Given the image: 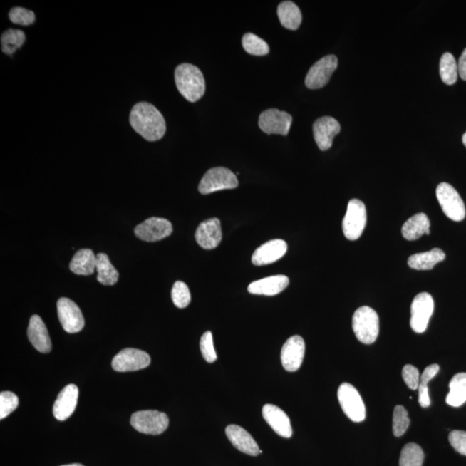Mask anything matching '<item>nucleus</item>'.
Instances as JSON below:
<instances>
[{
  "instance_id": "nucleus-5",
  "label": "nucleus",
  "mask_w": 466,
  "mask_h": 466,
  "mask_svg": "<svg viewBox=\"0 0 466 466\" xmlns=\"http://www.w3.org/2000/svg\"><path fill=\"white\" fill-rule=\"evenodd\" d=\"M338 399L343 412L354 423H362L366 417L365 403L353 385L344 383L338 390Z\"/></svg>"
},
{
  "instance_id": "nucleus-18",
  "label": "nucleus",
  "mask_w": 466,
  "mask_h": 466,
  "mask_svg": "<svg viewBox=\"0 0 466 466\" xmlns=\"http://www.w3.org/2000/svg\"><path fill=\"white\" fill-rule=\"evenodd\" d=\"M288 251V244L283 239H273L262 244L253 253L252 261L256 266L271 264L283 257Z\"/></svg>"
},
{
  "instance_id": "nucleus-21",
  "label": "nucleus",
  "mask_w": 466,
  "mask_h": 466,
  "mask_svg": "<svg viewBox=\"0 0 466 466\" xmlns=\"http://www.w3.org/2000/svg\"><path fill=\"white\" fill-rule=\"evenodd\" d=\"M226 435L233 447L250 456H257L262 451L253 437L238 425H229Z\"/></svg>"
},
{
  "instance_id": "nucleus-39",
  "label": "nucleus",
  "mask_w": 466,
  "mask_h": 466,
  "mask_svg": "<svg viewBox=\"0 0 466 466\" xmlns=\"http://www.w3.org/2000/svg\"><path fill=\"white\" fill-rule=\"evenodd\" d=\"M200 351L204 359L208 363H214L217 361V354L214 346V338L210 331L202 335L200 342Z\"/></svg>"
},
{
  "instance_id": "nucleus-26",
  "label": "nucleus",
  "mask_w": 466,
  "mask_h": 466,
  "mask_svg": "<svg viewBox=\"0 0 466 466\" xmlns=\"http://www.w3.org/2000/svg\"><path fill=\"white\" fill-rule=\"evenodd\" d=\"M69 268L76 275H92L96 271V255L90 249H81L73 256Z\"/></svg>"
},
{
  "instance_id": "nucleus-35",
  "label": "nucleus",
  "mask_w": 466,
  "mask_h": 466,
  "mask_svg": "<svg viewBox=\"0 0 466 466\" xmlns=\"http://www.w3.org/2000/svg\"><path fill=\"white\" fill-rule=\"evenodd\" d=\"M171 298L174 304L179 309H185L190 305L191 301V294L189 287L183 281H175L172 291H171Z\"/></svg>"
},
{
  "instance_id": "nucleus-12",
  "label": "nucleus",
  "mask_w": 466,
  "mask_h": 466,
  "mask_svg": "<svg viewBox=\"0 0 466 466\" xmlns=\"http://www.w3.org/2000/svg\"><path fill=\"white\" fill-rule=\"evenodd\" d=\"M293 118L288 113L271 108L260 114L259 125L264 133L269 135L279 134L287 136Z\"/></svg>"
},
{
  "instance_id": "nucleus-32",
  "label": "nucleus",
  "mask_w": 466,
  "mask_h": 466,
  "mask_svg": "<svg viewBox=\"0 0 466 466\" xmlns=\"http://www.w3.org/2000/svg\"><path fill=\"white\" fill-rule=\"evenodd\" d=\"M424 452L419 445L408 443L400 452V466H423L424 462Z\"/></svg>"
},
{
  "instance_id": "nucleus-6",
  "label": "nucleus",
  "mask_w": 466,
  "mask_h": 466,
  "mask_svg": "<svg viewBox=\"0 0 466 466\" xmlns=\"http://www.w3.org/2000/svg\"><path fill=\"white\" fill-rule=\"evenodd\" d=\"M367 222L366 207L361 200H351L343 219L342 228L346 238L357 240L365 230Z\"/></svg>"
},
{
  "instance_id": "nucleus-28",
  "label": "nucleus",
  "mask_w": 466,
  "mask_h": 466,
  "mask_svg": "<svg viewBox=\"0 0 466 466\" xmlns=\"http://www.w3.org/2000/svg\"><path fill=\"white\" fill-rule=\"evenodd\" d=\"M97 280L100 284L105 286H113L118 283V274L115 267L105 253L96 255Z\"/></svg>"
},
{
  "instance_id": "nucleus-7",
  "label": "nucleus",
  "mask_w": 466,
  "mask_h": 466,
  "mask_svg": "<svg viewBox=\"0 0 466 466\" xmlns=\"http://www.w3.org/2000/svg\"><path fill=\"white\" fill-rule=\"evenodd\" d=\"M436 196L444 214L450 219L460 222L465 218L466 211L463 200L455 187L447 182L440 183L437 187Z\"/></svg>"
},
{
  "instance_id": "nucleus-38",
  "label": "nucleus",
  "mask_w": 466,
  "mask_h": 466,
  "mask_svg": "<svg viewBox=\"0 0 466 466\" xmlns=\"http://www.w3.org/2000/svg\"><path fill=\"white\" fill-rule=\"evenodd\" d=\"M11 21L20 26H31L36 20V15L33 11L27 10L23 7H14L9 12Z\"/></svg>"
},
{
  "instance_id": "nucleus-15",
  "label": "nucleus",
  "mask_w": 466,
  "mask_h": 466,
  "mask_svg": "<svg viewBox=\"0 0 466 466\" xmlns=\"http://www.w3.org/2000/svg\"><path fill=\"white\" fill-rule=\"evenodd\" d=\"M304 339L298 335L290 337L281 351V361L284 369L294 372L300 369L305 356Z\"/></svg>"
},
{
  "instance_id": "nucleus-41",
  "label": "nucleus",
  "mask_w": 466,
  "mask_h": 466,
  "mask_svg": "<svg viewBox=\"0 0 466 466\" xmlns=\"http://www.w3.org/2000/svg\"><path fill=\"white\" fill-rule=\"evenodd\" d=\"M450 444L460 455L466 456V432L455 430L450 433Z\"/></svg>"
},
{
  "instance_id": "nucleus-1",
  "label": "nucleus",
  "mask_w": 466,
  "mask_h": 466,
  "mask_svg": "<svg viewBox=\"0 0 466 466\" xmlns=\"http://www.w3.org/2000/svg\"><path fill=\"white\" fill-rule=\"evenodd\" d=\"M130 124L147 141L160 140L166 133V122L157 108L148 102H139L130 111Z\"/></svg>"
},
{
  "instance_id": "nucleus-3",
  "label": "nucleus",
  "mask_w": 466,
  "mask_h": 466,
  "mask_svg": "<svg viewBox=\"0 0 466 466\" xmlns=\"http://www.w3.org/2000/svg\"><path fill=\"white\" fill-rule=\"evenodd\" d=\"M353 328L358 341L371 345L377 341L379 334V317L370 306H363L355 311Z\"/></svg>"
},
{
  "instance_id": "nucleus-13",
  "label": "nucleus",
  "mask_w": 466,
  "mask_h": 466,
  "mask_svg": "<svg viewBox=\"0 0 466 466\" xmlns=\"http://www.w3.org/2000/svg\"><path fill=\"white\" fill-rule=\"evenodd\" d=\"M173 227L169 220L162 218L147 219L135 228V235L146 242H157L172 234Z\"/></svg>"
},
{
  "instance_id": "nucleus-10",
  "label": "nucleus",
  "mask_w": 466,
  "mask_h": 466,
  "mask_svg": "<svg viewBox=\"0 0 466 466\" xmlns=\"http://www.w3.org/2000/svg\"><path fill=\"white\" fill-rule=\"evenodd\" d=\"M57 313L61 325L67 333H76L83 329V314L75 301L68 298H61L57 301Z\"/></svg>"
},
{
  "instance_id": "nucleus-16",
  "label": "nucleus",
  "mask_w": 466,
  "mask_h": 466,
  "mask_svg": "<svg viewBox=\"0 0 466 466\" xmlns=\"http://www.w3.org/2000/svg\"><path fill=\"white\" fill-rule=\"evenodd\" d=\"M313 130L319 149L325 151L332 147L334 137L341 133V125L332 117H322L314 123Z\"/></svg>"
},
{
  "instance_id": "nucleus-9",
  "label": "nucleus",
  "mask_w": 466,
  "mask_h": 466,
  "mask_svg": "<svg viewBox=\"0 0 466 466\" xmlns=\"http://www.w3.org/2000/svg\"><path fill=\"white\" fill-rule=\"evenodd\" d=\"M433 310L435 301L430 294H417L411 304L410 326L414 332L423 333L426 331Z\"/></svg>"
},
{
  "instance_id": "nucleus-42",
  "label": "nucleus",
  "mask_w": 466,
  "mask_h": 466,
  "mask_svg": "<svg viewBox=\"0 0 466 466\" xmlns=\"http://www.w3.org/2000/svg\"><path fill=\"white\" fill-rule=\"evenodd\" d=\"M457 68H459V75L462 80L466 81V48L462 53L459 63H457Z\"/></svg>"
},
{
  "instance_id": "nucleus-31",
  "label": "nucleus",
  "mask_w": 466,
  "mask_h": 466,
  "mask_svg": "<svg viewBox=\"0 0 466 466\" xmlns=\"http://www.w3.org/2000/svg\"><path fill=\"white\" fill-rule=\"evenodd\" d=\"M440 75L441 80L447 85H453L456 83L459 68L457 63L451 53H445L441 57L440 63Z\"/></svg>"
},
{
  "instance_id": "nucleus-19",
  "label": "nucleus",
  "mask_w": 466,
  "mask_h": 466,
  "mask_svg": "<svg viewBox=\"0 0 466 466\" xmlns=\"http://www.w3.org/2000/svg\"><path fill=\"white\" fill-rule=\"evenodd\" d=\"M78 398H79V390L76 384H68L61 390L57 396L54 407H53V415L58 420H66L76 410Z\"/></svg>"
},
{
  "instance_id": "nucleus-36",
  "label": "nucleus",
  "mask_w": 466,
  "mask_h": 466,
  "mask_svg": "<svg viewBox=\"0 0 466 466\" xmlns=\"http://www.w3.org/2000/svg\"><path fill=\"white\" fill-rule=\"evenodd\" d=\"M410 419L408 411L403 406L398 405L393 413V433L395 437H400L410 427Z\"/></svg>"
},
{
  "instance_id": "nucleus-24",
  "label": "nucleus",
  "mask_w": 466,
  "mask_h": 466,
  "mask_svg": "<svg viewBox=\"0 0 466 466\" xmlns=\"http://www.w3.org/2000/svg\"><path fill=\"white\" fill-rule=\"evenodd\" d=\"M402 233L403 238L410 241L418 239L424 234H430L428 217L423 212L412 216L403 224Z\"/></svg>"
},
{
  "instance_id": "nucleus-33",
  "label": "nucleus",
  "mask_w": 466,
  "mask_h": 466,
  "mask_svg": "<svg viewBox=\"0 0 466 466\" xmlns=\"http://www.w3.org/2000/svg\"><path fill=\"white\" fill-rule=\"evenodd\" d=\"M440 371V366L433 363L429 366L424 370L422 377H420V384L418 387L419 390V403L423 408L430 406L431 400L429 398L428 386V384L431 380L435 377Z\"/></svg>"
},
{
  "instance_id": "nucleus-43",
  "label": "nucleus",
  "mask_w": 466,
  "mask_h": 466,
  "mask_svg": "<svg viewBox=\"0 0 466 466\" xmlns=\"http://www.w3.org/2000/svg\"><path fill=\"white\" fill-rule=\"evenodd\" d=\"M462 140H463V144L466 147V133L463 135V138H462Z\"/></svg>"
},
{
  "instance_id": "nucleus-2",
  "label": "nucleus",
  "mask_w": 466,
  "mask_h": 466,
  "mask_svg": "<svg viewBox=\"0 0 466 466\" xmlns=\"http://www.w3.org/2000/svg\"><path fill=\"white\" fill-rule=\"evenodd\" d=\"M175 81L178 91L187 101H198L205 93V78L200 68L190 63L179 65L175 68Z\"/></svg>"
},
{
  "instance_id": "nucleus-4",
  "label": "nucleus",
  "mask_w": 466,
  "mask_h": 466,
  "mask_svg": "<svg viewBox=\"0 0 466 466\" xmlns=\"http://www.w3.org/2000/svg\"><path fill=\"white\" fill-rule=\"evenodd\" d=\"M238 186V178L232 170L217 167L204 175L199 184V191L200 194L208 195L217 191L236 189Z\"/></svg>"
},
{
  "instance_id": "nucleus-11",
  "label": "nucleus",
  "mask_w": 466,
  "mask_h": 466,
  "mask_svg": "<svg viewBox=\"0 0 466 466\" xmlns=\"http://www.w3.org/2000/svg\"><path fill=\"white\" fill-rule=\"evenodd\" d=\"M338 68V58L333 55L326 56L319 60L309 69L305 84L309 89H319L329 83L331 76Z\"/></svg>"
},
{
  "instance_id": "nucleus-37",
  "label": "nucleus",
  "mask_w": 466,
  "mask_h": 466,
  "mask_svg": "<svg viewBox=\"0 0 466 466\" xmlns=\"http://www.w3.org/2000/svg\"><path fill=\"white\" fill-rule=\"evenodd\" d=\"M19 406L18 396L11 391L1 392L0 394V419L3 420Z\"/></svg>"
},
{
  "instance_id": "nucleus-22",
  "label": "nucleus",
  "mask_w": 466,
  "mask_h": 466,
  "mask_svg": "<svg viewBox=\"0 0 466 466\" xmlns=\"http://www.w3.org/2000/svg\"><path fill=\"white\" fill-rule=\"evenodd\" d=\"M29 341L36 350L42 353H48L51 351L52 344L46 326L38 316L31 318L27 331Z\"/></svg>"
},
{
  "instance_id": "nucleus-14",
  "label": "nucleus",
  "mask_w": 466,
  "mask_h": 466,
  "mask_svg": "<svg viewBox=\"0 0 466 466\" xmlns=\"http://www.w3.org/2000/svg\"><path fill=\"white\" fill-rule=\"evenodd\" d=\"M150 365V355L144 351L133 348L122 350L112 362L113 369L118 372L139 371Z\"/></svg>"
},
{
  "instance_id": "nucleus-34",
  "label": "nucleus",
  "mask_w": 466,
  "mask_h": 466,
  "mask_svg": "<svg viewBox=\"0 0 466 466\" xmlns=\"http://www.w3.org/2000/svg\"><path fill=\"white\" fill-rule=\"evenodd\" d=\"M242 45L244 51L253 56H265L269 52L268 43L253 33L243 36Z\"/></svg>"
},
{
  "instance_id": "nucleus-30",
  "label": "nucleus",
  "mask_w": 466,
  "mask_h": 466,
  "mask_svg": "<svg viewBox=\"0 0 466 466\" xmlns=\"http://www.w3.org/2000/svg\"><path fill=\"white\" fill-rule=\"evenodd\" d=\"M26 42V34L20 30L9 29L1 35L2 51L6 55L14 54Z\"/></svg>"
},
{
  "instance_id": "nucleus-25",
  "label": "nucleus",
  "mask_w": 466,
  "mask_h": 466,
  "mask_svg": "<svg viewBox=\"0 0 466 466\" xmlns=\"http://www.w3.org/2000/svg\"><path fill=\"white\" fill-rule=\"evenodd\" d=\"M445 259V252L441 249L433 248L431 251L412 255L408 260V264L416 271H430Z\"/></svg>"
},
{
  "instance_id": "nucleus-27",
  "label": "nucleus",
  "mask_w": 466,
  "mask_h": 466,
  "mask_svg": "<svg viewBox=\"0 0 466 466\" xmlns=\"http://www.w3.org/2000/svg\"><path fill=\"white\" fill-rule=\"evenodd\" d=\"M277 15L281 26L289 30L296 31L301 26L302 15L300 8L292 1L281 2L278 6Z\"/></svg>"
},
{
  "instance_id": "nucleus-23",
  "label": "nucleus",
  "mask_w": 466,
  "mask_h": 466,
  "mask_svg": "<svg viewBox=\"0 0 466 466\" xmlns=\"http://www.w3.org/2000/svg\"><path fill=\"white\" fill-rule=\"evenodd\" d=\"M289 279L284 275L272 276L253 281L248 287L249 293L259 296H273L288 287Z\"/></svg>"
},
{
  "instance_id": "nucleus-29",
  "label": "nucleus",
  "mask_w": 466,
  "mask_h": 466,
  "mask_svg": "<svg viewBox=\"0 0 466 466\" xmlns=\"http://www.w3.org/2000/svg\"><path fill=\"white\" fill-rule=\"evenodd\" d=\"M450 391L445 399L448 405L460 407L466 403V373L456 374L450 382Z\"/></svg>"
},
{
  "instance_id": "nucleus-8",
  "label": "nucleus",
  "mask_w": 466,
  "mask_h": 466,
  "mask_svg": "<svg viewBox=\"0 0 466 466\" xmlns=\"http://www.w3.org/2000/svg\"><path fill=\"white\" fill-rule=\"evenodd\" d=\"M169 417L157 410H144L134 413L130 424L137 431L145 435H159L169 427Z\"/></svg>"
},
{
  "instance_id": "nucleus-44",
  "label": "nucleus",
  "mask_w": 466,
  "mask_h": 466,
  "mask_svg": "<svg viewBox=\"0 0 466 466\" xmlns=\"http://www.w3.org/2000/svg\"><path fill=\"white\" fill-rule=\"evenodd\" d=\"M61 466H84L81 464H71V465H61Z\"/></svg>"
},
{
  "instance_id": "nucleus-40",
  "label": "nucleus",
  "mask_w": 466,
  "mask_h": 466,
  "mask_svg": "<svg viewBox=\"0 0 466 466\" xmlns=\"http://www.w3.org/2000/svg\"><path fill=\"white\" fill-rule=\"evenodd\" d=\"M403 378L408 388L413 390H418L420 384V372L416 367L406 365L403 369Z\"/></svg>"
},
{
  "instance_id": "nucleus-20",
  "label": "nucleus",
  "mask_w": 466,
  "mask_h": 466,
  "mask_svg": "<svg viewBox=\"0 0 466 466\" xmlns=\"http://www.w3.org/2000/svg\"><path fill=\"white\" fill-rule=\"evenodd\" d=\"M262 413L265 422L278 435L286 439L291 438L293 435L291 423L289 417L283 410L273 404H266L264 406Z\"/></svg>"
},
{
  "instance_id": "nucleus-17",
  "label": "nucleus",
  "mask_w": 466,
  "mask_h": 466,
  "mask_svg": "<svg viewBox=\"0 0 466 466\" xmlns=\"http://www.w3.org/2000/svg\"><path fill=\"white\" fill-rule=\"evenodd\" d=\"M196 242L205 250L219 247L222 240V224L219 219L212 218L200 224L195 232Z\"/></svg>"
}]
</instances>
